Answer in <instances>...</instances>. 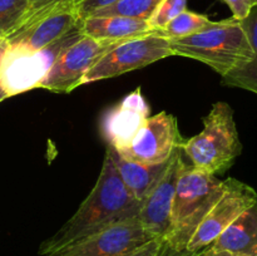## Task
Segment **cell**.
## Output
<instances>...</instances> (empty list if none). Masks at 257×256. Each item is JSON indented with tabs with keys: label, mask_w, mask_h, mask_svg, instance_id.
Masks as SVG:
<instances>
[{
	"label": "cell",
	"mask_w": 257,
	"mask_h": 256,
	"mask_svg": "<svg viewBox=\"0 0 257 256\" xmlns=\"http://www.w3.org/2000/svg\"><path fill=\"white\" fill-rule=\"evenodd\" d=\"M142 202L125 188L109 156L105 155L99 177L77 212L53 236L43 241L39 255L52 256L90 236L140 216Z\"/></svg>",
	"instance_id": "cell-1"
},
{
	"label": "cell",
	"mask_w": 257,
	"mask_h": 256,
	"mask_svg": "<svg viewBox=\"0 0 257 256\" xmlns=\"http://www.w3.org/2000/svg\"><path fill=\"white\" fill-rule=\"evenodd\" d=\"M223 181L182 160L173 196L171 228L163 242L176 251H187V245L208 211L223 192Z\"/></svg>",
	"instance_id": "cell-2"
},
{
	"label": "cell",
	"mask_w": 257,
	"mask_h": 256,
	"mask_svg": "<svg viewBox=\"0 0 257 256\" xmlns=\"http://www.w3.org/2000/svg\"><path fill=\"white\" fill-rule=\"evenodd\" d=\"M170 48L173 55L205 63L221 77L246 65L253 55L240 20L233 17L190 37L171 39Z\"/></svg>",
	"instance_id": "cell-3"
},
{
	"label": "cell",
	"mask_w": 257,
	"mask_h": 256,
	"mask_svg": "<svg viewBox=\"0 0 257 256\" xmlns=\"http://www.w3.org/2000/svg\"><path fill=\"white\" fill-rule=\"evenodd\" d=\"M181 148L193 167L212 175L226 172L242 152L232 108L225 102L215 103L203 117V130L183 140Z\"/></svg>",
	"instance_id": "cell-4"
},
{
	"label": "cell",
	"mask_w": 257,
	"mask_h": 256,
	"mask_svg": "<svg viewBox=\"0 0 257 256\" xmlns=\"http://www.w3.org/2000/svg\"><path fill=\"white\" fill-rule=\"evenodd\" d=\"M80 19L64 35L43 49L33 53L9 49L4 55L0 70V99L38 88L63 50L83 37Z\"/></svg>",
	"instance_id": "cell-5"
},
{
	"label": "cell",
	"mask_w": 257,
	"mask_h": 256,
	"mask_svg": "<svg viewBox=\"0 0 257 256\" xmlns=\"http://www.w3.org/2000/svg\"><path fill=\"white\" fill-rule=\"evenodd\" d=\"M168 57H173L170 40L153 33L125 40L112 48L95 63L94 67L85 74L83 84L114 78Z\"/></svg>",
	"instance_id": "cell-6"
},
{
	"label": "cell",
	"mask_w": 257,
	"mask_h": 256,
	"mask_svg": "<svg viewBox=\"0 0 257 256\" xmlns=\"http://www.w3.org/2000/svg\"><path fill=\"white\" fill-rule=\"evenodd\" d=\"M123 42L98 40L83 35L63 50L38 88L54 93H69L83 84L85 74L112 48Z\"/></svg>",
	"instance_id": "cell-7"
},
{
	"label": "cell",
	"mask_w": 257,
	"mask_h": 256,
	"mask_svg": "<svg viewBox=\"0 0 257 256\" xmlns=\"http://www.w3.org/2000/svg\"><path fill=\"white\" fill-rule=\"evenodd\" d=\"M79 20L74 3H62L28 17L5 38L9 49L25 53L38 52L59 39Z\"/></svg>",
	"instance_id": "cell-8"
},
{
	"label": "cell",
	"mask_w": 257,
	"mask_h": 256,
	"mask_svg": "<svg viewBox=\"0 0 257 256\" xmlns=\"http://www.w3.org/2000/svg\"><path fill=\"white\" fill-rule=\"evenodd\" d=\"M223 192L208 211L187 245L188 252H200L210 246L243 211L257 202V193L251 186L230 177L223 181Z\"/></svg>",
	"instance_id": "cell-9"
},
{
	"label": "cell",
	"mask_w": 257,
	"mask_h": 256,
	"mask_svg": "<svg viewBox=\"0 0 257 256\" xmlns=\"http://www.w3.org/2000/svg\"><path fill=\"white\" fill-rule=\"evenodd\" d=\"M182 141L175 115L161 112L148 118L130 145L118 153L140 165H160L172 157Z\"/></svg>",
	"instance_id": "cell-10"
},
{
	"label": "cell",
	"mask_w": 257,
	"mask_h": 256,
	"mask_svg": "<svg viewBox=\"0 0 257 256\" xmlns=\"http://www.w3.org/2000/svg\"><path fill=\"white\" fill-rule=\"evenodd\" d=\"M155 240L138 218L107 228L52 256H124Z\"/></svg>",
	"instance_id": "cell-11"
},
{
	"label": "cell",
	"mask_w": 257,
	"mask_h": 256,
	"mask_svg": "<svg viewBox=\"0 0 257 256\" xmlns=\"http://www.w3.org/2000/svg\"><path fill=\"white\" fill-rule=\"evenodd\" d=\"M182 148H177L171 158L170 166L160 182L142 202L138 220L145 230L155 238L165 240L171 228V211L173 196L182 163Z\"/></svg>",
	"instance_id": "cell-12"
},
{
	"label": "cell",
	"mask_w": 257,
	"mask_h": 256,
	"mask_svg": "<svg viewBox=\"0 0 257 256\" xmlns=\"http://www.w3.org/2000/svg\"><path fill=\"white\" fill-rule=\"evenodd\" d=\"M148 118L150 105L141 88H137L104 113L100 120V133L108 146L119 152L130 145Z\"/></svg>",
	"instance_id": "cell-13"
},
{
	"label": "cell",
	"mask_w": 257,
	"mask_h": 256,
	"mask_svg": "<svg viewBox=\"0 0 257 256\" xmlns=\"http://www.w3.org/2000/svg\"><path fill=\"white\" fill-rule=\"evenodd\" d=\"M107 155L112 160L123 185L131 195L140 202L146 200L151 191L156 187L170 166L171 157L167 162L160 165H140L132 161L124 160L114 148H107Z\"/></svg>",
	"instance_id": "cell-14"
},
{
	"label": "cell",
	"mask_w": 257,
	"mask_h": 256,
	"mask_svg": "<svg viewBox=\"0 0 257 256\" xmlns=\"http://www.w3.org/2000/svg\"><path fill=\"white\" fill-rule=\"evenodd\" d=\"M82 33L93 39L125 42L151 34L152 29L147 20L109 15L89 17L84 19L82 23Z\"/></svg>",
	"instance_id": "cell-15"
},
{
	"label": "cell",
	"mask_w": 257,
	"mask_h": 256,
	"mask_svg": "<svg viewBox=\"0 0 257 256\" xmlns=\"http://www.w3.org/2000/svg\"><path fill=\"white\" fill-rule=\"evenodd\" d=\"M210 246L235 255L257 256V202L243 211Z\"/></svg>",
	"instance_id": "cell-16"
},
{
	"label": "cell",
	"mask_w": 257,
	"mask_h": 256,
	"mask_svg": "<svg viewBox=\"0 0 257 256\" xmlns=\"http://www.w3.org/2000/svg\"><path fill=\"white\" fill-rule=\"evenodd\" d=\"M240 23L252 48V59L243 67L223 75L222 84L241 88L257 94V5L251 8L248 14L241 19Z\"/></svg>",
	"instance_id": "cell-17"
},
{
	"label": "cell",
	"mask_w": 257,
	"mask_h": 256,
	"mask_svg": "<svg viewBox=\"0 0 257 256\" xmlns=\"http://www.w3.org/2000/svg\"><path fill=\"white\" fill-rule=\"evenodd\" d=\"M213 24L212 20L208 19L206 15L198 14V13L190 12L186 9L180 15L171 20L165 28L158 30H153V34L158 37L166 38V39H178V38L190 37V35L200 33L207 29Z\"/></svg>",
	"instance_id": "cell-18"
},
{
	"label": "cell",
	"mask_w": 257,
	"mask_h": 256,
	"mask_svg": "<svg viewBox=\"0 0 257 256\" xmlns=\"http://www.w3.org/2000/svg\"><path fill=\"white\" fill-rule=\"evenodd\" d=\"M162 0H119L114 4L97 10L90 17H109V15H120V17L136 18V19L148 20ZM89 18V17H88Z\"/></svg>",
	"instance_id": "cell-19"
},
{
	"label": "cell",
	"mask_w": 257,
	"mask_h": 256,
	"mask_svg": "<svg viewBox=\"0 0 257 256\" xmlns=\"http://www.w3.org/2000/svg\"><path fill=\"white\" fill-rule=\"evenodd\" d=\"M29 0H0V32H14L27 18Z\"/></svg>",
	"instance_id": "cell-20"
},
{
	"label": "cell",
	"mask_w": 257,
	"mask_h": 256,
	"mask_svg": "<svg viewBox=\"0 0 257 256\" xmlns=\"http://www.w3.org/2000/svg\"><path fill=\"white\" fill-rule=\"evenodd\" d=\"M186 5H187V0H162L152 17L147 20L152 32L165 28L171 20L185 12Z\"/></svg>",
	"instance_id": "cell-21"
},
{
	"label": "cell",
	"mask_w": 257,
	"mask_h": 256,
	"mask_svg": "<svg viewBox=\"0 0 257 256\" xmlns=\"http://www.w3.org/2000/svg\"><path fill=\"white\" fill-rule=\"evenodd\" d=\"M117 2H119V0H80L75 5V10L78 13V17L82 20H84L88 17H90L93 13L97 12V10L109 7V5L114 4Z\"/></svg>",
	"instance_id": "cell-22"
},
{
	"label": "cell",
	"mask_w": 257,
	"mask_h": 256,
	"mask_svg": "<svg viewBox=\"0 0 257 256\" xmlns=\"http://www.w3.org/2000/svg\"><path fill=\"white\" fill-rule=\"evenodd\" d=\"M228 5L235 19L241 20L248 14L251 8L257 5V0H222Z\"/></svg>",
	"instance_id": "cell-23"
},
{
	"label": "cell",
	"mask_w": 257,
	"mask_h": 256,
	"mask_svg": "<svg viewBox=\"0 0 257 256\" xmlns=\"http://www.w3.org/2000/svg\"><path fill=\"white\" fill-rule=\"evenodd\" d=\"M163 241L160 238H155V240L150 241L148 243L143 245L142 247L137 248L133 252L127 253L124 256H162L163 252Z\"/></svg>",
	"instance_id": "cell-24"
},
{
	"label": "cell",
	"mask_w": 257,
	"mask_h": 256,
	"mask_svg": "<svg viewBox=\"0 0 257 256\" xmlns=\"http://www.w3.org/2000/svg\"><path fill=\"white\" fill-rule=\"evenodd\" d=\"M68 2L74 3L73 0H29V12H28L27 18L30 17V15L35 14V13L40 12V10L45 9V8L54 7V5L62 4V3H68ZM27 18H25V19H27Z\"/></svg>",
	"instance_id": "cell-25"
},
{
	"label": "cell",
	"mask_w": 257,
	"mask_h": 256,
	"mask_svg": "<svg viewBox=\"0 0 257 256\" xmlns=\"http://www.w3.org/2000/svg\"><path fill=\"white\" fill-rule=\"evenodd\" d=\"M197 256H240V255H235L232 252H228V251H223V250H215L211 246H207L206 248H203L202 251L197 253Z\"/></svg>",
	"instance_id": "cell-26"
},
{
	"label": "cell",
	"mask_w": 257,
	"mask_h": 256,
	"mask_svg": "<svg viewBox=\"0 0 257 256\" xmlns=\"http://www.w3.org/2000/svg\"><path fill=\"white\" fill-rule=\"evenodd\" d=\"M197 253L198 252H188V251H176L171 248L170 246H167V243H165L162 256H197Z\"/></svg>",
	"instance_id": "cell-27"
},
{
	"label": "cell",
	"mask_w": 257,
	"mask_h": 256,
	"mask_svg": "<svg viewBox=\"0 0 257 256\" xmlns=\"http://www.w3.org/2000/svg\"><path fill=\"white\" fill-rule=\"evenodd\" d=\"M8 40L5 37L0 38V70H2V64H3V59H4V55L7 53L8 49Z\"/></svg>",
	"instance_id": "cell-28"
},
{
	"label": "cell",
	"mask_w": 257,
	"mask_h": 256,
	"mask_svg": "<svg viewBox=\"0 0 257 256\" xmlns=\"http://www.w3.org/2000/svg\"><path fill=\"white\" fill-rule=\"evenodd\" d=\"M73 2H74V5H77V4H78V3H79V2H80V0H73Z\"/></svg>",
	"instance_id": "cell-29"
},
{
	"label": "cell",
	"mask_w": 257,
	"mask_h": 256,
	"mask_svg": "<svg viewBox=\"0 0 257 256\" xmlns=\"http://www.w3.org/2000/svg\"><path fill=\"white\" fill-rule=\"evenodd\" d=\"M2 37H5V34L3 32H0V38H2Z\"/></svg>",
	"instance_id": "cell-30"
},
{
	"label": "cell",
	"mask_w": 257,
	"mask_h": 256,
	"mask_svg": "<svg viewBox=\"0 0 257 256\" xmlns=\"http://www.w3.org/2000/svg\"><path fill=\"white\" fill-rule=\"evenodd\" d=\"M0 102H2V99H0Z\"/></svg>",
	"instance_id": "cell-31"
}]
</instances>
